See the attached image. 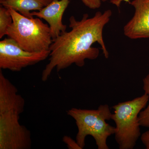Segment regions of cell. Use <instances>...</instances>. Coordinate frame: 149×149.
I'll return each mask as SVG.
<instances>
[{
  "instance_id": "8992f818",
  "label": "cell",
  "mask_w": 149,
  "mask_h": 149,
  "mask_svg": "<svg viewBox=\"0 0 149 149\" xmlns=\"http://www.w3.org/2000/svg\"><path fill=\"white\" fill-rule=\"evenodd\" d=\"M50 51L29 52L24 50L11 38L0 42V69L19 72L49 57Z\"/></svg>"
},
{
  "instance_id": "6da1fadb",
  "label": "cell",
  "mask_w": 149,
  "mask_h": 149,
  "mask_svg": "<svg viewBox=\"0 0 149 149\" xmlns=\"http://www.w3.org/2000/svg\"><path fill=\"white\" fill-rule=\"evenodd\" d=\"M112 12L109 9L103 13L96 12L92 17L84 14L80 20L74 16L69 18V32H62L53 40L50 47L49 62L43 70L42 80L45 82L55 68L58 72L74 64L79 67L85 65L86 59L95 60L98 57L100 50L92 47L98 43L106 58L109 57L103 39L104 27L110 20Z\"/></svg>"
},
{
  "instance_id": "8fae6325",
  "label": "cell",
  "mask_w": 149,
  "mask_h": 149,
  "mask_svg": "<svg viewBox=\"0 0 149 149\" xmlns=\"http://www.w3.org/2000/svg\"><path fill=\"white\" fill-rule=\"evenodd\" d=\"M143 83L144 92L149 96V74L143 79ZM139 120L141 126L149 128V103L148 107L139 113Z\"/></svg>"
},
{
  "instance_id": "30bf717a",
  "label": "cell",
  "mask_w": 149,
  "mask_h": 149,
  "mask_svg": "<svg viewBox=\"0 0 149 149\" xmlns=\"http://www.w3.org/2000/svg\"><path fill=\"white\" fill-rule=\"evenodd\" d=\"M13 17L8 8L0 7V39L7 35L8 29L13 22Z\"/></svg>"
},
{
  "instance_id": "ba28073f",
  "label": "cell",
  "mask_w": 149,
  "mask_h": 149,
  "mask_svg": "<svg viewBox=\"0 0 149 149\" xmlns=\"http://www.w3.org/2000/svg\"><path fill=\"white\" fill-rule=\"evenodd\" d=\"M70 3V0H54L42 9L31 12L32 16L42 19L48 22L52 40L62 32L66 31L67 26L63 23V14Z\"/></svg>"
},
{
  "instance_id": "7c38bea8",
  "label": "cell",
  "mask_w": 149,
  "mask_h": 149,
  "mask_svg": "<svg viewBox=\"0 0 149 149\" xmlns=\"http://www.w3.org/2000/svg\"><path fill=\"white\" fill-rule=\"evenodd\" d=\"M63 141L66 144L69 149H82L77 144V141H74L72 138L68 136H65L63 139Z\"/></svg>"
},
{
  "instance_id": "7a4b0ae2",
  "label": "cell",
  "mask_w": 149,
  "mask_h": 149,
  "mask_svg": "<svg viewBox=\"0 0 149 149\" xmlns=\"http://www.w3.org/2000/svg\"><path fill=\"white\" fill-rule=\"evenodd\" d=\"M25 100L21 95L9 93L0 97V149H30V131L19 123Z\"/></svg>"
},
{
  "instance_id": "5bb4252c",
  "label": "cell",
  "mask_w": 149,
  "mask_h": 149,
  "mask_svg": "<svg viewBox=\"0 0 149 149\" xmlns=\"http://www.w3.org/2000/svg\"><path fill=\"white\" fill-rule=\"evenodd\" d=\"M141 140L146 147V149H149V130L142 134Z\"/></svg>"
},
{
  "instance_id": "4fadbf2b",
  "label": "cell",
  "mask_w": 149,
  "mask_h": 149,
  "mask_svg": "<svg viewBox=\"0 0 149 149\" xmlns=\"http://www.w3.org/2000/svg\"><path fill=\"white\" fill-rule=\"evenodd\" d=\"M84 5L91 9H97L101 6V0H81Z\"/></svg>"
},
{
  "instance_id": "9a60e30c",
  "label": "cell",
  "mask_w": 149,
  "mask_h": 149,
  "mask_svg": "<svg viewBox=\"0 0 149 149\" xmlns=\"http://www.w3.org/2000/svg\"><path fill=\"white\" fill-rule=\"evenodd\" d=\"M108 1H109V0H101L102 2H106ZM122 1L129 3L130 2V0H111V2L117 6L118 7H119L120 6V3Z\"/></svg>"
},
{
  "instance_id": "5b68a950",
  "label": "cell",
  "mask_w": 149,
  "mask_h": 149,
  "mask_svg": "<svg viewBox=\"0 0 149 149\" xmlns=\"http://www.w3.org/2000/svg\"><path fill=\"white\" fill-rule=\"evenodd\" d=\"M144 93L132 100L118 103L112 107L111 119L115 123V139L120 149H133L141 136L139 116L149 101Z\"/></svg>"
},
{
  "instance_id": "3957f363",
  "label": "cell",
  "mask_w": 149,
  "mask_h": 149,
  "mask_svg": "<svg viewBox=\"0 0 149 149\" xmlns=\"http://www.w3.org/2000/svg\"><path fill=\"white\" fill-rule=\"evenodd\" d=\"M67 112L75 121L78 129L76 141L82 149L85 146V139L88 136L94 138L98 149H109L107 139L114 134L115 127L106 122L111 119L112 114L108 105H100L96 110L72 108Z\"/></svg>"
},
{
  "instance_id": "9c48e42d",
  "label": "cell",
  "mask_w": 149,
  "mask_h": 149,
  "mask_svg": "<svg viewBox=\"0 0 149 149\" xmlns=\"http://www.w3.org/2000/svg\"><path fill=\"white\" fill-rule=\"evenodd\" d=\"M54 0H0L1 5L13 8L29 18L34 17L31 11L42 9Z\"/></svg>"
},
{
  "instance_id": "52a82bcc",
  "label": "cell",
  "mask_w": 149,
  "mask_h": 149,
  "mask_svg": "<svg viewBox=\"0 0 149 149\" xmlns=\"http://www.w3.org/2000/svg\"><path fill=\"white\" fill-rule=\"evenodd\" d=\"M129 3L135 11L123 27L124 35L131 40L149 38V0H133Z\"/></svg>"
},
{
  "instance_id": "277c9868",
  "label": "cell",
  "mask_w": 149,
  "mask_h": 149,
  "mask_svg": "<svg viewBox=\"0 0 149 149\" xmlns=\"http://www.w3.org/2000/svg\"><path fill=\"white\" fill-rule=\"evenodd\" d=\"M8 9L13 21L8 29V37L28 52L50 50L53 40L49 25L39 17L29 18L13 9Z\"/></svg>"
}]
</instances>
